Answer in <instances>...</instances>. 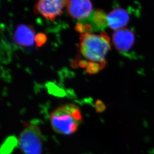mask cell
Instances as JSON below:
<instances>
[{
  "label": "cell",
  "mask_w": 154,
  "mask_h": 154,
  "mask_svg": "<svg viewBox=\"0 0 154 154\" xmlns=\"http://www.w3.org/2000/svg\"><path fill=\"white\" fill-rule=\"evenodd\" d=\"M49 118L54 131L64 135L74 133L83 122L80 109L72 103L57 108L51 113Z\"/></svg>",
  "instance_id": "cell-1"
},
{
  "label": "cell",
  "mask_w": 154,
  "mask_h": 154,
  "mask_svg": "<svg viewBox=\"0 0 154 154\" xmlns=\"http://www.w3.org/2000/svg\"><path fill=\"white\" fill-rule=\"evenodd\" d=\"M110 39L105 32L100 35L83 34L80 36V50L88 60L95 63L105 62V55L110 50Z\"/></svg>",
  "instance_id": "cell-2"
},
{
  "label": "cell",
  "mask_w": 154,
  "mask_h": 154,
  "mask_svg": "<svg viewBox=\"0 0 154 154\" xmlns=\"http://www.w3.org/2000/svg\"><path fill=\"white\" fill-rule=\"evenodd\" d=\"M19 144L25 154H42V134L38 126L28 125L20 135Z\"/></svg>",
  "instance_id": "cell-3"
},
{
  "label": "cell",
  "mask_w": 154,
  "mask_h": 154,
  "mask_svg": "<svg viewBox=\"0 0 154 154\" xmlns=\"http://www.w3.org/2000/svg\"><path fill=\"white\" fill-rule=\"evenodd\" d=\"M67 1H39L35 5L34 11L45 19L51 21L63 13V8L67 5Z\"/></svg>",
  "instance_id": "cell-4"
},
{
  "label": "cell",
  "mask_w": 154,
  "mask_h": 154,
  "mask_svg": "<svg viewBox=\"0 0 154 154\" xmlns=\"http://www.w3.org/2000/svg\"><path fill=\"white\" fill-rule=\"evenodd\" d=\"M67 12L74 19L82 20L89 16L92 11V5L89 1H68Z\"/></svg>",
  "instance_id": "cell-5"
},
{
  "label": "cell",
  "mask_w": 154,
  "mask_h": 154,
  "mask_svg": "<svg viewBox=\"0 0 154 154\" xmlns=\"http://www.w3.org/2000/svg\"><path fill=\"white\" fill-rule=\"evenodd\" d=\"M114 45L117 50L121 52L131 49L135 42V35L132 31L123 28L116 31L112 36Z\"/></svg>",
  "instance_id": "cell-6"
},
{
  "label": "cell",
  "mask_w": 154,
  "mask_h": 154,
  "mask_svg": "<svg viewBox=\"0 0 154 154\" xmlns=\"http://www.w3.org/2000/svg\"><path fill=\"white\" fill-rule=\"evenodd\" d=\"M35 32L34 29L28 25H20L17 27L14 40L17 45L22 47H31L35 41Z\"/></svg>",
  "instance_id": "cell-7"
},
{
  "label": "cell",
  "mask_w": 154,
  "mask_h": 154,
  "mask_svg": "<svg viewBox=\"0 0 154 154\" xmlns=\"http://www.w3.org/2000/svg\"><path fill=\"white\" fill-rule=\"evenodd\" d=\"M129 16L124 9H113L107 16L108 25L113 29L118 30L126 26L129 20Z\"/></svg>",
  "instance_id": "cell-8"
},
{
  "label": "cell",
  "mask_w": 154,
  "mask_h": 154,
  "mask_svg": "<svg viewBox=\"0 0 154 154\" xmlns=\"http://www.w3.org/2000/svg\"><path fill=\"white\" fill-rule=\"evenodd\" d=\"M92 23L97 30H101L107 26V16L103 10L98 9L92 14Z\"/></svg>",
  "instance_id": "cell-9"
},
{
  "label": "cell",
  "mask_w": 154,
  "mask_h": 154,
  "mask_svg": "<svg viewBox=\"0 0 154 154\" xmlns=\"http://www.w3.org/2000/svg\"><path fill=\"white\" fill-rule=\"evenodd\" d=\"M106 61L102 63L90 61L87 63L86 70L89 74H94L98 72L100 70L103 69L106 66Z\"/></svg>",
  "instance_id": "cell-10"
},
{
  "label": "cell",
  "mask_w": 154,
  "mask_h": 154,
  "mask_svg": "<svg viewBox=\"0 0 154 154\" xmlns=\"http://www.w3.org/2000/svg\"><path fill=\"white\" fill-rule=\"evenodd\" d=\"M47 40V36L42 33L37 34L35 37V42L36 43V46L40 47L45 44Z\"/></svg>",
  "instance_id": "cell-11"
},
{
  "label": "cell",
  "mask_w": 154,
  "mask_h": 154,
  "mask_svg": "<svg viewBox=\"0 0 154 154\" xmlns=\"http://www.w3.org/2000/svg\"><path fill=\"white\" fill-rule=\"evenodd\" d=\"M95 109H96V112L98 113H101L106 109V106L105 105L102 101L98 100L96 101L95 103Z\"/></svg>",
  "instance_id": "cell-12"
},
{
  "label": "cell",
  "mask_w": 154,
  "mask_h": 154,
  "mask_svg": "<svg viewBox=\"0 0 154 154\" xmlns=\"http://www.w3.org/2000/svg\"><path fill=\"white\" fill-rule=\"evenodd\" d=\"M87 62L85 60H82L79 63V66L80 67H86L87 64Z\"/></svg>",
  "instance_id": "cell-13"
}]
</instances>
